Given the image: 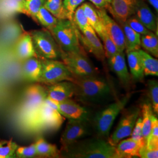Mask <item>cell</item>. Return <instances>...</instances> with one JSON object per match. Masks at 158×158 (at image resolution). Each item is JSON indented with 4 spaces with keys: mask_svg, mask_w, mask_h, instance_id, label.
<instances>
[{
    "mask_svg": "<svg viewBox=\"0 0 158 158\" xmlns=\"http://www.w3.org/2000/svg\"><path fill=\"white\" fill-rule=\"evenodd\" d=\"M94 6H96L97 8H104L107 9L109 6V4L106 0H89Z\"/></svg>",
    "mask_w": 158,
    "mask_h": 158,
    "instance_id": "cell-42",
    "label": "cell"
},
{
    "mask_svg": "<svg viewBox=\"0 0 158 158\" xmlns=\"http://www.w3.org/2000/svg\"><path fill=\"white\" fill-rule=\"evenodd\" d=\"M106 1L108 3L110 4L111 3V1H112V0H106Z\"/></svg>",
    "mask_w": 158,
    "mask_h": 158,
    "instance_id": "cell-44",
    "label": "cell"
},
{
    "mask_svg": "<svg viewBox=\"0 0 158 158\" xmlns=\"http://www.w3.org/2000/svg\"><path fill=\"white\" fill-rule=\"evenodd\" d=\"M79 41L85 46L87 51L92 53L98 60L103 62L106 56L104 47L97 34L93 28L89 26L80 31H77Z\"/></svg>",
    "mask_w": 158,
    "mask_h": 158,
    "instance_id": "cell-13",
    "label": "cell"
},
{
    "mask_svg": "<svg viewBox=\"0 0 158 158\" xmlns=\"http://www.w3.org/2000/svg\"><path fill=\"white\" fill-rule=\"evenodd\" d=\"M46 0H25L23 5V13L35 20L40 9L44 6Z\"/></svg>",
    "mask_w": 158,
    "mask_h": 158,
    "instance_id": "cell-31",
    "label": "cell"
},
{
    "mask_svg": "<svg viewBox=\"0 0 158 158\" xmlns=\"http://www.w3.org/2000/svg\"><path fill=\"white\" fill-rule=\"evenodd\" d=\"M38 157L40 158H59L60 156L56 145L52 144L40 137L35 142Z\"/></svg>",
    "mask_w": 158,
    "mask_h": 158,
    "instance_id": "cell-25",
    "label": "cell"
},
{
    "mask_svg": "<svg viewBox=\"0 0 158 158\" xmlns=\"http://www.w3.org/2000/svg\"><path fill=\"white\" fill-rule=\"evenodd\" d=\"M18 145L12 140H0V158H15V151Z\"/></svg>",
    "mask_w": 158,
    "mask_h": 158,
    "instance_id": "cell-32",
    "label": "cell"
},
{
    "mask_svg": "<svg viewBox=\"0 0 158 158\" xmlns=\"http://www.w3.org/2000/svg\"><path fill=\"white\" fill-rule=\"evenodd\" d=\"M141 46L149 54L158 57V36L152 31L141 35Z\"/></svg>",
    "mask_w": 158,
    "mask_h": 158,
    "instance_id": "cell-28",
    "label": "cell"
},
{
    "mask_svg": "<svg viewBox=\"0 0 158 158\" xmlns=\"http://www.w3.org/2000/svg\"><path fill=\"white\" fill-rule=\"evenodd\" d=\"M15 53L19 59L23 61L32 57H37L29 32L23 33L17 41Z\"/></svg>",
    "mask_w": 158,
    "mask_h": 158,
    "instance_id": "cell-20",
    "label": "cell"
},
{
    "mask_svg": "<svg viewBox=\"0 0 158 158\" xmlns=\"http://www.w3.org/2000/svg\"><path fill=\"white\" fill-rule=\"evenodd\" d=\"M125 23L128 25L131 28L141 35H145L151 32L134 15L128 18Z\"/></svg>",
    "mask_w": 158,
    "mask_h": 158,
    "instance_id": "cell-38",
    "label": "cell"
},
{
    "mask_svg": "<svg viewBox=\"0 0 158 158\" xmlns=\"http://www.w3.org/2000/svg\"><path fill=\"white\" fill-rule=\"evenodd\" d=\"M41 72V62L38 57H32L23 61V73L28 81L38 83Z\"/></svg>",
    "mask_w": 158,
    "mask_h": 158,
    "instance_id": "cell-21",
    "label": "cell"
},
{
    "mask_svg": "<svg viewBox=\"0 0 158 158\" xmlns=\"http://www.w3.org/2000/svg\"><path fill=\"white\" fill-rule=\"evenodd\" d=\"M64 119V117L58 111L56 108L49 106L45 101L27 128L36 131L43 130H58Z\"/></svg>",
    "mask_w": 158,
    "mask_h": 158,
    "instance_id": "cell-9",
    "label": "cell"
},
{
    "mask_svg": "<svg viewBox=\"0 0 158 158\" xmlns=\"http://www.w3.org/2000/svg\"><path fill=\"white\" fill-rule=\"evenodd\" d=\"M139 158H158V149H149L146 146L142 147L139 152Z\"/></svg>",
    "mask_w": 158,
    "mask_h": 158,
    "instance_id": "cell-40",
    "label": "cell"
},
{
    "mask_svg": "<svg viewBox=\"0 0 158 158\" xmlns=\"http://www.w3.org/2000/svg\"><path fill=\"white\" fill-rule=\"evenodd\" d=\"M124 34L126 53L141 49V35L136 32L125 23L119 24Z\"/></svg>",
    "mask_w": 158,
    "mask_h": 158,
    "instance_id": "cell-22",
    "label": "cell"
},
{
    "mask_svg": "<svg viewBox=\"0 0 158 158\" xmlns=\"http://www.w3.org/2000/svg\"><path fill=\"white\" fill-rule=\"evenodd\" d=\"M15 158H31L38 157L35 143L28 147H17L15 151Z\"/></svg>",
    "mask_w": 158,
    "mask_h": 158,
    "instance_id": "cell-37",
    "label": "cell"
},
{
    "mask_svg": "<svg viewBox=\"0 0 158 158\" xmlns=\"http://www.w3.org/2000/svg\"><path fill=\"white\" fill-rule=\"evenodd\" d=\"M142 146L131 138L123 139L115 146L117 158H139V152Z\"/></svg>",
    "mask_w": 158,
    "mask_h": 158,
    "instance_id": "cell-19",
    "label": "cell"
},
{
    "mask_svg": "<svg viewBox=\"0 0 158 158\" xmlns=\"http://www.w3.org/2000/svg\"><path fill=\"white\" fill-rule=\"evenodd\" d=\"M0 140H1V139H0Z\"/></svg>",
    "mask_w": 158,
    "mask_h": 158,
    "instance_id": "cell-45",
    "label": "cell"
},
{
    "mask_svg": "<svg viewBox=\"0 0 158 158\" xmlns=\"http://www.w3.org/2000/svg\"><path fill=\"white\" fill-rule=\"evenodd\" d=\"M149 96L151 99L154 115H158V83L157 80H151L148 82Z\"/></svg>",
    "mask_w": 158,
    "mask_h": 158,
    "instance_id": "cell-33",
    "label": "cell"
},
{
    "mask_svg": "<svg viewBox=\"0 0 158 158\" xmlns=\"http://www.w3.org/2000/svg\"><path fill=\"white\" fill-rule=\"evenodd\" d=\"M81 6H83L85 15L87 18L91 27L95 31L99 37H101L106 31L100 18L96 11V8L89 3H85Z\"/></svg>",
    "mask_w": 158,
    "mask_h": 158,
    "instance_id": "cell-24",
    "label": "cell"
},
{
    "mask_svg": "<svg viewBox=\"0 0 158 158\" xmlns=\"http://www.w3.org/2000/svg\"><path fill=\"white\" fill-rule=\"evenodd\" d=\"M74 96L80 102H98L106 100L111 93V87L104 78L97 76L74 78Z\"/></svg>",
    "mask_w": 158,
    "mask_h": 158,
    "instance_id": "cell-1",
    "label": "cell"
},
{
    "mask_svg": "<svg viewBox=\"0 0 158 158\" xmlns=\"http://www.w3.org/2000/svg\"><path fill=\"white\" fill-rule=\"evenodd\" d=\"M131 96L128 94L97 113L94 118V127L100 138L108 136L115 119L126 106Z\"/></svg>",
    "mask_w": 158,
    "mask_h": 158,
    "instance_id": "cell-6",
    "label": "cell"
},
{
    "mask_svg": "<svg viewBox=\"0 0 158 158\" xmlns=\"http://www.w3.org/2000/svg\"><path fill=\"white\" fill-rule=\"evenodd\" d=\"M66 158H117L115 148L102 138L76 142L64 152Z\"/></svg>",
    "mask_w": 158,
    "mask_h": 158,
    "instance_id": "cell-2",
    "label": "cell"
},
{
    "mask_svg": "<svg viewBox=\"0 0 158 158\" xmlns=\"http://www.w3.org/2000/svg\"><path fill=\"white\" fill-rule=\"evenodd\" d=\"M96 11L108 35L116 45L119 52H124L125 46L124 34L121 27L108 15L106 9L96 8Z\"/></svg>",
    "mask_w": 158,
    "mask_h": 158,
    "instance_id": "cell-12",
    "label": "cell"
},
{
    "mask_svg": "<svg viewBox=\"0 0 158 158\" xmlns=\"http://www.w3.org/2000/svg\"><path fill=\"white\" fill-rule=\"evenodd\" d=\"M45 86L47 98L57 104L70 99L74 96L75 87L72 81H63L53 85H45Z\"/></svg>",
    "mask_w": 158,
    "mask_h": 158,
    "instance_id": "cell-14",
    "label": "cell"
},
{
    "mask_svg": "<svg viewBox=\"0 0 158 158\" xmlns=\"http://www.w3.org/2000/svg\"><path fill=\"white\" fill-rule=\"evenodd\" d=\"M44 6L58 19H67L63 0H46Z\"/></svg>",
    "mask_w": 158,
    "mask_h": 158,
    "instance_id": "cell-30",
    "label": "cell"
},
{
    "mask_svg": "<svg viewBox=\"0 0 158 158\" xmlns=\"http://www.w3.org/2000/svg\"><path fill=\"white\" fill-rule=\"evenodd\" d=\"M135 0H112L107 10L114 20L119 24L124 23L128 18L134 14Z\"/></svg>",
    "mask_w": 158,
    "mask_h": 158,
    "instance_id": "cell-16",
    "label": "cell"
},
{
    "mask_svg": "<svg viewBox=\"0 0 158 158\" xmlns=\"http://www.w3.org/2000/svg\"><path fill=\"white\" fill-rule=\"evenodd\" d=\"M108 63L122 84L127 86L128 85L131 76L128 70L124 52H118L113 56L108 58Z\"/></svg>",
    "mask_w": 158,
    "mask_h": 158,
    "instance_id": "cell-18",
    "label": "cell"
},
{
    "mask_svg": "<svg viewBox=\"0 0 158 158\" xmlns=\"http://www.w3.org/2000/svg\"><path fill=\"white\" fill-rule=\"evenodd\" d=\"M147 1L155 8L156 12H158V0H147Z\"/></svg>",
    "mask_w": 158,
    "mask_h": 158,
    "instance_id": "cell-43",
    "label": "cell"
},
{
    "mask_svg": "<svg viewBox=\"0 0 158 158\" xmlns=\"http://www.w3.org/2000/svg\"><path fill=\"white\" fill-rule=\"evenodd\" d=\"M140 113L139 108H134L122 115L116 129L108 138V142L111 145L115 147L119 142L131 136Z\"/></svg>",
    "mask_w": 158,
    "mask_h": 158,
    "instance_id": "cell-11",
    "label": "cell"
},
{
    "mask_svg": "<svg viewBox=\"0 0 158 158\" xmlns=\"http://www.w3.org/2000/svg\"><path fill=\"white\" fill-rule=\"evenodd\" d=\"M127 53L131 76L136 81H141L145 76L138 52V51H131Z\"/></svg>",
    "mask_w": 158,
    "mask_h": 158,
    "instance_id": "cell-23",
    "label": "cell"
},
{
    "mask_svg": "<svg viewBox=\"0 0 158 158\" xmlns=\"http://www.w3.org/2000/svg\"><path fill=\"white\" fill-rule=\"evenodd\" d=\"M58 19L54 17L44 6L42 7L36 14L35 21L40 23L44 28L51 29L56 24Z\"/></svg>",
    "mask_w": 158,
    "mask_h": 158,
    "instance_id": "cell-29",
    "label": "cell"
},
{
    "mask_svg": "<svg viewBox=\"0 0 158 158\" xmlns=\"http://www.w3.org/2000/svg\"><path fill=\"white\" fill-rule=\"evenodd\" d=\"M103 42V47L105 52V56L106 58H110L117 54L118 52L117 47L114 44L113 40L111 39L107 32L106 31L102 35V36L100 37Z\"/></svg>",
    "mask_w": 158,
    "mask_h": 158,
    "instance_id": "cell-36",
    "label": "cell"
},
{
    "mask_svg": "<svg viewBox=\"0 0 158 158\" xmlns=\"http://www.w3.org/2000/svg\"><path fill=\"white\" fill-rule=\"evenodd\" d=\"M10 5H12V8L15 11L23 13V8L25 0H10Z\"/></svg>",
    "mask_w": 158,
    "mask_h": 158,
    "instance_id": "cell-41",
    "label": "cell"
},
{
    "mask_svg": "<svg viewBox=\"0 0 158 158\" xmlns=\"http://www.w3.org/2000/svg\"><path fill=\"white\" fill-rule=\"evenodd\" d=\"M141 58L144 76H158V60L141 49L138 50Z\"/></svg>",
    "mask_w": 158,
    "mask_h": 158,
    "instance_id": "cell-26",
    "label": "cell"
},
{
    "mask_svg": "<svg viewBox=\"0 0 158 158\" xmlns=\"http://www.w3.org/2000/svg\"><path fill=\"white\" fill-rule=\"evenodd\" d=\"M141 112L142 113V132L145 144H147V139L151 131L152 117L153 115H154L151 102H147L143 104Z\"/></svg>",
    "mask_w": 158,
    "mask_h": 158,
    "instance_id": "cell-27",
    "label": "cell"
},
{
    "mask_svg": "<svg viewBox=\"0 0 158 158\" xmlns=\"http://www.w3.org/2000/svg\"><path fill=\"white\" fill-rule=\"evenodd\" d=\"M40 59L41 72L38 83L42 85H50L63 81H73V76L63 62L59 60Z\"/></svg>",
    "mask_w": 158,
    "mask_h": 158,
    "instance_id": "cell-7",
    "label": "cell"
},
{
    "mask_svg": "<svg viewBox=\"0 0 158 158\" xmlns=\"http://www.w3.org/2000/svg\"><path fill=\"white\" fill-rule=\"evenodd\" d=\"M146 147L149 149H158V120L155 115L152 117L151 131L147 139Z\"/></svg>",
    "mask_w": 158,
    "mask_h": 158,
    "instance_id": "cell-34",
    "label": "cell"
},
{
    "mask_svg": "<svg viewBox=\"0 0 158 158\" xmlns=\"http://www.w3.org/2000/svg\"><path fill=\"white\" fill-rule=\"evenodd\" d=\"M89 121L68 119L66 128L63 132L60 142V152H66L68 148L90 133Z\"/></svg>",
    "mask_w": 158,
    "mask_h": 158,
    "instance_id": "cell-10",
    "label": "cell"
},
{
    "mask_svg": "<svg viewBox=\"0 0 158 158\" xmlns=\"http://www.w3.org/2000/svg\"><path fill=\"white\" fill-rule=\"evenodd\" d=\"M29 34L38 57L53 60L61 59L62 51L48 29L33 30L29 32Z\"/></svg>",
    "mask_w": 158,
    "mask_h": 158,
    "instance_id": "cell-5",
    "label": "cell"
},
{
    "mask_svg": "<svg viewBox=\"0 0 158 158\" xmlns=\"http://www.w3.org/2000/svg\"><path fill=\"white\" fill-rule=\"evenodd\" d=\"M131 137L134 141L141 143L142 146H146L145 142L143 139V132H142V117H139L136 121L134 128L131 133Z\"/></svg>",
    "mask_w": 158,
    "mask_h": 158,
    "instance_id": "cell-39",
    "label": "cell"
},
{
    "mask_svg": "<svg viewBox=\"0 0 158 158\" xmlns=\"http://www.w3.org/2000/svg\"><path fill=\"white\" fill-rule=\"evenodd\" d=\"M57 110L64 118L75 120H90V112L70 99L57 104Z\"/></svg>",
    "mask_w": 158,
    "mask_h": 158,
    "instance_id": "cell-17",
    "label": "cell"
},
{
    "mask_svg": "<svg viewBox=\"0 0 158 158\" xmlns=\"http://www.w3.org/2000/svg\"><path fill=\"white\" fill-rule=\"evenodd\" d=\"M47 97L45 85L40 83L29 85L23 91L19 116L26 128L33 120Z\"/></svg>",
    "mask_w": 158,
    "mask_h": 158,
    "instance_id": "cell-3",
    "label": "cell"
},
{
    "mask_svg": "<svg viewBox=\"0 0 158 158\" xmlns=\"http://www.w3.org/2000/svg\"><path fill=\"white\" fill-rule=\"evenodd\" d=\"M61 60L74 78L97 76V71L86 56L85 52H63Z\"/></svg>",
    "mask_w": 158,
    "mask_h": 158,
    "instance_id": "cell-8",
    "label": "cell"
},
{
    "mask_svg": "<svg viewBox=\"0 0 158 158\" xmlns=\"http://www.w3.org/2000/svg\"><path fill=\"white\" fill-rule=\"evenodd\" d=\"M73 21L80 31H82L87 27L90 26L81 6L76 9L74 12Z\"/></svg>",
    "mask_w": 158,
    "mask_h": 158,
    "instance_id": "cell-35",
    "label": "cell"
},
{
    "mask_svg": "<svg viewBox=\"0 0 158 158\" xmlns=\"http://www.w3.org/2000/svg\"><path fill=\"white\" fill-rule=\"evenodd\" d=\"M134 15L149 31L158 36V19L144 0H135Z\"/></svg>",
    "mask_w": 158,
    "mask_h": 158,
    "instance_id": "cell-15",
    "label": "cell"
},
{
    "mask_svg": "<svg viewBox=\"0 0 158 158\" xmlns=\"http://www.w3.org/2000/svg\"><path fill=\"white\" fill-rule=\"evenodd\" d=\"M49 31L63 52H84L78 38V28L73 21L59 19Z\"/></svg>",
    "mask_w": 158,
    "mask_h": 158,
    "instance_id": "cell-4",
    "label": "cell"
}]
</instances>
